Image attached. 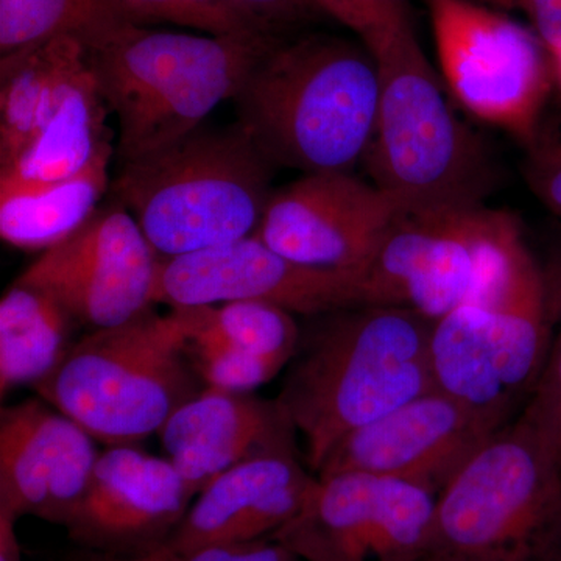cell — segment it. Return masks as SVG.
Instances as JSON below:
<instances>
[{"mask_svg": "<svg viewBox=\"0 0 561 561\" xmlns=\"http://www.w3.org/2000/svg\"><path fill=\"white\" fill-rule=\"evenodd\" d=\"M379 70L378 116L364 165L402 213L483 203L493 172L481 140L457 119L411 18L364 41Z\"/></svg>", "mask_w": 561, "mask_h": 561, "instance_id": "277c9868", "label": "cell"}, {"mask_svg": "<svg viewBox=\"0 0 561 561\" xmlns=\"http://www.w3.org/2000/svg\"><path fill=\"white\" fill-rule=\"evenodd\" d=\"M398 203L351 172L308 173L273 190L256 236L283 256L327 271H364Z\"/></svg>", "mask_w": 561, "mask_h": 561, "instance_id": "5bb4252c", "label": "cell"}, {"mask_svg": "<svg viewBox=\"0 0 561 561\" xmlns=\"http://www.w3.org/2000/svg\"><path fill=\"white\" fill-rule=\"evenodd\" d=\"M110 113L90 65L73 81L43 130L9 165L0 169V191L70 179L105 151L114 150L106 125Z\"/></svg>", "mask_w": 561, "mask_h": 561, "instance_id": "44dd1931", "label": "cell"}, {"mask_svg": "<svg viewBox=\"0 0 561 561\" xmlns=\"http://www.w3.org/2000/svg\"><path fill=\"white\" fill-rule=\"evenodd\" d=\"M435 500L423 486L365 472L317 476L272 540L302 561H420L430 553Z\"/></svg>", "mask_w": 561, "mask_h": 561, "instance_id": "8fae6325", "label": "cell"}, {"mask_svg": "<svg viewBox=\"0 0 561 561\" xmlns=\"http://www.w3.org/2000/svg\"><path fill=\"white\" fill-rule=\"evenodd\" d=\"M443 79L479 121L529 146L541 127L552 62L535 33L476 0H426Z\"/></svg>", "mask_w": 561, "mask_h": 561, "instance_id": "30bf717a", "label": "cell"}, {"mask_svg": "<svg viewBox=\"0 0 561 561\" xmlns=\"http://www.w3.org/2000/svg\"><path fill=\"white\" fill-rule=\"evenodd\" d=\"M230 301L267 302L308 319L365 306L357 273L300 264L256 236L186 256L160 257L154 305L173 309Z\"/></svg>", "mask_w": 561, "mask_h": 561, "instance_id": "4fadbf2b", "label": "cell"}, {"mask_svg": "<svg viewBox=\"0 0 561 561\" xmlns=\"http://www.w3.org/2000/svg\"><path fill=\"white\" fill-rule=\"evenodd\" d=\"M113 153L114 150L105 151L70 179L0 191L2 241L20 250L43 253L80 230L110 192Z\"/></svg>", "mask_w": 561, "mask_h": 561, "instance_id": "7402d4cb", "label": "cell"}, {"mask_svg": "<svg viewBox=\"0 0 561 561\" xmlns=\"http://www.w3.org/2000/svg\"><path fill=\"white\" fill-rule=\"evenodd\" d=\"M122 24L110 0H0V58L58 36L90 47Z\"/></svg>", "mask_w": 561, "mask_h": 561, "instance_id": "d4e9b609", "label": "cell"}, {"mask_svg": "<svg viewBox=\"0 0 561 561\" xmlns=\"http://www.w3.org/2000/svg\"><path fill=\"white\" fill-rule=\"evenodd\" d=\"M551 60L553 76L557 77V81H559L561 88V50L551 54Z\"/></svg>", "mask_w": 561, "mask_h": 561, "instance_id": "d590c367", "label": "cell"}, {"mask_svg": "<svg viewBox=\"0 0 561 561\" xmlns=\"http://www.w3.org/2000/svg\"><path fill=\"white\" fill-rule=\"evenodd\" d=\"M162 448L192 493L236 465L275 456H298V432L278 400L203 389L169 416Z\"/></svg>", "mask_w": 561, "mask_h": 561, "instance_id": "ac0fdd59", "label": "cell"}, {"mask_svg": "<svg viewBox=\"0 0 561 561\" xmlns=\"http://www.w3.org/2000/svg\"><path fill=\"white\" fill-rule=\"evenodd\" d=\"M321 13L330 14L331 18L351 27L353 22V0H313Z\"/></svg>", "mask_w": 561, "mask_h": 561, "instance_id": "e575fe53", "label": "cell"}, {"mask_svg": "<svg viewBox=\"0 0 561 561\" xmlns=\"http://www.w3.org/2000/svg\"><path fill=\"white\" fill-rule=\"evenodd\" d=\"M432 321L400 306H354L311 317L278 394L319 472L351 432L434 389Z\"/></svg>", "mask_w": 561, "mask_h": 561, "instance_id": "6da1fadb", "label": "cell"}, {"mask_svg": "<svg viewBox=\"0 0 561 561\" xmlns=\"http://www.w3.org/2000/svg\"><path fill=\"white\" fill-rule=\"evenodd\" d=\"M561 457L522 421L505 424L435 500L430 553L445 561H557Z\"/></svg>", "mask_w": 561, "mask_h": 561, "instance_id": "52a82bcc", "label": "cell"}, {"mask_svg": "<svg viewBox=\"0 0 561 561\" xmlns=\"http://www.w3.org/2000/svg\"><path fill=\"white\" fill-rule=\"evenodd\" d=\"M160 256L130 210L111 201L66 241L43 251L21 283L50 294L92 331L119 327L153 308Z\"/></svg>", "mask_w": 561, "mask_h": 561, "instance_id": "7c38bea8", "label": "cell"}, {"mask_svg": "<svg viewBox=\"0 0 561 561\" xmlns=\"http://www.w3.org/2000/svg\"><path fill=\"white\" fill-rule=\"evenodd\" d=\"M76 561H302L286 546L272 540L245 542V545L209 546L194 551H175L158 546L150 551L136 553H103L81 551Z\"/></svg>", "mask_w": 561, "mask_h": 561, "instance_id": "83f0119b", "label": "cell"}, {"mask_svg": "<svg viewBox=\"0 0 561 561\" xmlns=\"http://www.w3.org/2000/svg\"><path fill=\"white\" fill-rule=\"evenodd\" d=\"M316 482L295 454L243 461L195 496L164 546L194 551L268 540L298 515Z\"/></svg>", "mask_w": 561, "mask_h": 561, "instance_id": "d6986e66", "label": "cell"}, {"mask_svg": "<svg viewBox=\"0 0 561 561\" xmlns=\"http://www.w3.org/2000/svg\"><path fill=\"white\" fill-rule=\"evenodd\" d=\"M283 39L201 36L122 24L88 47L119 135L121 162L165 149L234 99L253 66Z\"/></svg>", "mask_w": 561, "mask_h": 561, "instance_id": "3957f363", "label": "cell"}, {"mask_svg": "<svg viewBox=\"0 0 561 561\" xmlns=\"http://www.w3.org/2000/svg\"><path fill=\"white\" fill-rule=\"evenodd\" d=\"M95 438L44 400L0 413V512L65 526L101 453Z\"/></svg>", "mask_w": 561, "mask_h": 561, "instance_id": "e0dca14e", "label": "cell"}, {"mask_svg": "<svg viewBox=\"0 0 561 561\" xmlns=\"http://www.w3.org/2000/svg\"><path fill=\"white\" fill-rule=\"evenodd\" d=\"M257 28L272 38L321 13L313 0H232Z\"/></svg>", "mask_w": 561, "mask_h": 561, "instance_id": "4dcf8cb0", "label": "cell"}, {"mask_svg": "<svg viewBox=\"0 0 561 561\" xmlns=\"http://www.w3.org/2000/svg\"><path fill=\"white\" fill-rule=\"evenodd\" d=\"M500 424L437 389L351 432L317 476L356 471L413 483L435 496Z\"/></svg>", "mask_w": 561, "mask_h": 561, "instance_id": "9a60e30c", "label": "cell"}, {"mask_svg": "<svg viewBox=\"0 0 561 561\" xmlns=\"http://www.w3.org/2000/svg\"><path fill=\"white\" fill-rule=\"evenodd\" d=\"M194 497L168 457L111 446L99 456L87 493L62 527L84 551H150L172 537Z\"/></svg>", "mask_w": 561, "mask_h": 561, "instance_id": "2e32d148", "label": "cell"}, {"mask_svg": "<svg viewBox=\"0 0 561 561\" xmlns=\"http://www.w3.org/2000/svg\"><path fill=\"white\" fill-rule=\"evenodd\" d=\"M409 18L408 0H353L351 31L362 41Z\"/></svg>", "mask_w": 561, "mask_h": 561, "instance_id": "d6a6232c", "label": "cell"}, {"mask_svg": "<svg viewBox=\"0 0 561 561\" xmlns=\"http://www.w3.org/2000/svg\"><path fill=\"white\" fill-rule=\"evenodd\" d=\"M526 250L518 219L483 203L402 213L357 273L364 305L442 319L493 289Z\"/></svg>", "mask_w": 561, "mask_h": 561, "instance_id": "9c48e42d", "label": "cell"}, {"mask_svg": "<svg viewBox=\"0 0 561 561\" xmlns=\"http://www.w3.org/2000/svg\"><path fill=\"white\" fill-rule=\"evenodd\" d=\"M378 65L367 47L330 35L279 41L232 99L238 122L275 168L351 172L378 116Z\"/></svg>", "mask_w": 561, "mask_h": 561, "instance_id": "7a4b0ae2", "label": "cell"}, {"mask_svg": "<svg viewBox=\"0 0 561 561\" xmlns=\"http://www.w3.org/2000/svg\"><path fill=\"white\" fill-rule=\"evenodd\" d=\"M549 348L548 287L527 249L493 289L432 323L434 389L505 426L529 401Z\"/></svg>", "mask_w": 561, "mask_h": 561, "instance_id": "ba28073f", "label": "cell"}, {"mask_svg": "<svg viewBox=\"0 0 561 561\" xmlns=\"http://www.w3.org/2000/svg\"><path fill=\"white\" fill-rule=\"evenodd\" d=\"M90 65L87 44L73 36L0 58V169L43 130Z\"/></svg>", "mask_w": 561, "mask_h": 561, "instance_id": "ffe728a7", "label": "cell"}, {"mask_svg": "<svg viewBox=\"0 0 561 561\" xmlns=\"http://www.w3.org/2000/svg\"><path fill=\"white\" fill-rule=\"evenodd\" d=\"M187 346L180 313L160 316L151 308L73 343L57 370L33 389L95 440L130 445L158 434L205 389Z\"/></svg>", "mask_w": 561, "mask_h": 561, "instance_id": "8992f818", "label": "cell"}, {"mask_svg": "<svg viewBox=\"0 0 561 561\" xmlns=\"http://www.w3.org/2000/svg\"><path fill=\"white\" fill-rule=\"evenodd\" d=\"M173 309L180 313L187 337L224 343L279 370L290 364L300 343L301 328L294 313L267 302L230 301Z\"/></svg>", "mask_w": 561, "mask_h": 561, "instance_id": "cb8c5ba5", "label": "cell"}, {"mask_svg": "<svg viewBox=\"0 0 561 561\" xmlns=\"http://www.w3.org/2000/svg\"><path fill=\"white\" fill-rule=\"evenodd\" d=\"M113 9L128 24L180 25L213 36L265 35L232 0H110ZM272 38V36H271Z\"/></svg>", "mask_w": 561, "mask_h": 561, "instance_id": "484cf974", "label": "cell"}, {"mask_svg": "<svg viewBox=\"0 0 561 561\" xmlns=\"http://www.w3.org/2000/svg\"><path fill=\"white\" fill-rule=\"evenodd\" d=\"M557 561H561V551L559 553V559H557Z\"/></svg>", "mask_w": 561, "mask_h": 561, "instance_id": "74e56055", "label": "cell"}, {"mask_svg": "<svg viewBox=\"0 0 561 561\" xmlns=\"http://www.w3.org/2000/svg\"><path fill=\"white\" fill-rule=\"evenodd\" d=\"M76 321L46 290L14 280L0 300V393L44 381L69 353Z\"/></svg>", "mask_w": 561, "mask_h": 561, "instance_id": "603a6c76", "label": "cell"}, {"mask_svg": "<svg viewBox=\"0 0 561 561\" xmlns=\"http://www.w3.org/2000/svg\"><path fill=\"white\" fill-rule=\"evenodd\" d=\"M504 10H519L529 18L535 35L548 54L561 50V0H476Z\"/></svg>", "mask_w": 561, "mask_h": 561, "instance_id": "1f68e13d", "label": "cell"}, {"mask_svg": "<svg viewBox=\"0 0 561 561\" xmlns=\"http://www.w3.org/2000/svg\"><path fill=\"white\" fill-rule=\"evenodd\" d=\"M518 421L561 457V327Z\"/></svg>", "mask_w": 561, "mask_h": 561, "instance_id": "f1b7e54d", "label": "cell"}, {"mask_svg": "<svg viewBox=\"0 0 561 561\" xmlns=\"http://www.w3.org/2000/svg\"><path fill=\"white\" fill-rule=\"evenodd\" d=\"M187 353L205 389L251 393L280 371L268 362L206 339H190Z\"/></svg>", "mask_w": 561, "mask_h": 561, "instance_id": "4316f807", "label": "cell"}, {"mask_svg": "<svg viewBox=\"0 0 561 561\" xmlns=\"http://www.w3.org/2000/svg\"><path fill=\"white\" fill-rule=\"evenodd\" d=\"M420 561H445L440 559H435V557L426 556L424 559H421Z\"/></svg>", "mask_w": 561, "mask_h": 561, "instance_id": "8d00e7d4", "label": "cell"}, {"mask_svg": "<svg viewBox=\"0 0 561 561\" xmlns=\"http://www.w3.org/2000/svg\"><path fill=\"white\" fill-rule=\"evenodd\" d=\"M524 179L542 205L561 216V127L538 130L527 146Z\"/></svg>", "mask_w": 561, "mask_h": 561, "instance_id": "f546056e", "label": "cell"}, {"mask_svg": "<svg viewBox=\"0 0 561 561\" xmlns=\"http://www.w3.org/2000/svg\"><path fill=\"white\" fill-rule=\"evenodd\" d=\"M275 169L239 122L203 124L165 149L121 162L110 195L158 256H186L253 236Z\"/></svg>", "mask_w": 561, "mask_h": 561, "instance_id": "5b68a950", "label": "cell"}, {"mask_svg": "<svg viewBox=\"0 0 561 561\" xmlns=\"http://www.w3.org/2000/svg\"><path fill=\"white\" fill-rule=\"evenodd\" d=\"M16 523L18 519L14 516L0 512V561H22Z\"/></svg>", "mask_w": 561, "mask_h": 561, "instance_id": "836d02e7", "label": "cell"}]
</instances>
